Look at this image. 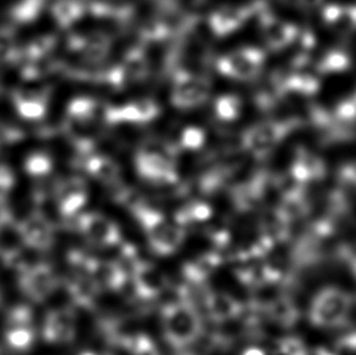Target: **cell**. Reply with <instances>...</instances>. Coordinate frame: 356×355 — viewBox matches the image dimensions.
Masks as SVG:
<instances>
[{"label": "cell", "mask_w": 356, "mask_h": 355, "mask_svg": "<svg viewBox=\"0 0 356 355\" xmlns=\"http://www.w3.org/2000/svg\"><path fill=\"white\" fill-rule=\"evenodd\" d=\"M355 298L346 288L325 286L315 293L309 307V322L321 330H341L350 325Z\"/></svg>", "instance_id": "cell-1"}, {"label": "cell", "mask_w": 356, "mask_h": 355, "mask_svg": "<svg viewBox=\"0 0 356 355\" xmlns=\"http://www.w3.org/2000/svg\"><path fill=\"white\" fill-rule=\"evenodd\" d=\"M129 207L157 255H173L183 245L185 229L177 221H169L162 213L145 203L133 202Z\"/></svg>", "instance_id": "cell-2"}, {"label": "cell", "mask_w": 356, "mask_h": 355, "mask_svg": "<svg viewBox=\"0 0 356 355\" xmlns=\"http://www.w3.org/2000/svg\"><path fill=\"white\" fill-rule=\"evenodd\" d=\"M164 335L174 347L188 346L196 341L202 331V322L188 299L165 304L162 310Z\"/></svg>", "instance_id": "cell-3"}, {"label": "cell", "mask_w": 356, "mask_h": 355, "mask_svg": "<svg viewBox=\"0 0 356 355\" xmlns=\"http://www.w3.org/2000/svg\"><path fill=\"white\" fill-rule=\"evenodd\" d=\"M136 168L141 177L154 184H172L178 180L172 156L167 151L145 146L136 156Z\"/></svg>", "instance_id": "cell-4"}, {"label": "cell", "mask_w": 356, "mask_h": 355, "mask_svg": "<svg viewBox=\"0 0 356 355\" xmlns=\"http://www.w3.org/2000/svg\"><path fill=\"white\" fill-rule=\"evenodd\" d=\"M19 288L33 302H43L58 287V276L49 265L27 267L19 273Z\"/></svg>", "instance_id": "cell-5"}, {"label": "cell", "mask_w": 356, "mask_h": 355, "mask_svg": "<svg viewBox=\"0 0 356 355\" xmlns=\"http://www.w3.org/2000/svg\"><path fill=\"white\" fill-rule=\"evenodd\" d=\"M264 60V53L259 49L243 48L220 58L218 68L227 77L248 79L259 72Z\"/></svg>", "instance_id": "cell-6"}, {"label": "cell", "mask_w": 356, "mask_h": 355, "mask_svg": "<svg viewBox=\"0 0 356 355\" xmlns=\"http://www.w3.org/2000/svg\"><path fill=\"white\" fill-rule=\"evenodd\" d=\"M78 228L89 242L102 247L117 245L122 239L120 226L102 213H89L83 216Z\"/></svg>", "instance_id": "cell-7"}, {"label": "cell", "mask_w": 356, "mask_h": 355, "mask_svg": "<svg viewBox=\"0 0 356 355\" xmlns=\"http://www.w3.org/2000/svg\"><path fill=\"white\" fill-rule=\"evenodd\" d=\"M209 94L207 79L188 73L179 74L174 83L172 101L180 109H188L203 104Z\"/></svg>", "instance_id": "cell-8"}, {"label": "cell", "mask_w": 356, "mask_h": 355, "mask_svg": "<svg viewBox=\"0 0 356 355\" xmlns=\"http://www.w3.org/2000/svg\"><path fill=\"white\" fill-rule=\"evenodd\" d=\"M286 133V125L277 122H266L247 130L243 136L245 149L254 156H265L277 146Z\"/></svg>", "instance_id": "cell-9"}, {"label": "cell", "mask_w": 356, "mask_h": 355, "mask_svg": "<svg viewBox=\"0 0 356 355\" xmlns=\"http://www.w3.org/2000/svg\"><path fill=\"white\" fill-rule=\"evenodd\" d=\"M76 317L71 309H58L49 313L43 325V338L48 343L66 345L76 337Z\"/></svg>", "instance_id": "cell-10"}, {"label": "cell", "mask_w": 356, "mask_h": 355, "mask_svg": "<svg viewBox=\"0 0 356 355\" xmlns=\"http://www.w3.org/2000/svg\"><path fill=\"white\" fill-rule=\"evenodd\" d=\"M131 280L135 294L144 299L159 297L168 287L165 275L154 265L144 262L131 274Z\"/></svg>", "instance_id": "cell-11"}, {"label": "cell", "mask_w": 356, "mask_h": 355, "mask_svg": "<svg viewBox=\"0 0 356 355\" xmlns=\"http://www.w3.org/2000/svg\"><path fill=\"white\" fill-rule=\"evenodd\" d=\"M159 113V106L149 99H139L118 109L106 111V118L110 122H130V123H147L156 118Z\"/></svg>", "instance_id": "cell-12"}, {"label": "cell", "mask_w": 356, "mask_h": 355, "mask_svg": "<svg viewBox=\"0 0 356 355\" xmlns=\"http://www.w3.org/2000/svg\"><path fill=\"white\" fill-rule=\"evenodd\" d=\"M248 9L245 6H224L214 11L209 17V26L217 36H227L235 32L245 24L248 17Z\"/></svg>", "instance_id": "cell-13"}, {"label": "cell", "mask_w": 356, "mask_h": 355, "mask_svg": "<svg viewBox=\"0 0 356 355\" xmlns=\"http://www.w3.org/2000/svg\"><path fill=\"white\" fill-rule=\"evenodd\" d=\"M89 276L97 283L100 290L118 291L127 283V274L118 263L95 260Z\"/></svg>", "instance_id": "cell-14"}, {"label": "cell", "mask_w": 356, "mask_h": 355, "mask_svg": "<svg viewBox=\"0 0 356 355\" xmlns=\"http://www.w3.org/2000/svg\"><path fill=\"white\" fill-rule=\"evenodd\" d=\"M208 315L217 322H232L242 313L237 299L224 292L209 293L206 299Z\"/></svg>", "instance_id": "cell-15"}, {"label": "cell", "mask_w": 356, "mask_h": 355, "mask_svg": "<svg viewBox=\"0 0 356 355\" xmlns=\"http://www.w3.org/2000/svg\"><path fill=\"white\" fill-rule=\"evenodd\" d=\"M19 234L22 242L34 250H49L54 244V231L51 226L47 221L38 218L26 221L19 229Z\"/></svg>", "instance_id": "cell-16"}, {"label": "cell", "mask_w": 356, "mask_h": 355, "mask_svg": "<svg viewBox=\"0 0 356 355\" xmlns=\"http://www.w3.org/2000/svg\"><path fill=\"white\" fill-rule=\"evenodd\" d=\"M147 71L149 68L144 55L140 52H133L113 72L112 78L116 86L123 87L139 82L140 79H143L147 74Z\"/></svg>", "instance_id": "cell-17"}, {"label": "cell", "mask_w": 356, "mask_h": 355, "mask_svg": "<svg viewBox=\"0 0 356 355\" xmlns=\"http://www.w3.org/2000/svg\"><path fill=\"white\" fill-rule=\"evenodd\" d=\"M266 313L276 324L281 326L291 327L298 322L300 313L293 299L289 296H277L275 297L266 307Z\"/></svg>", "instance_id": "cell-18"}, {"label": "cell", "mask_w": 356, "mask_h": 355, "mask_svg": "<svg viewBox=\"0 0 356 355\" xmlns=\"http://www.w3.org/2000/svg\"><path fill=\"white\" fill-rule=\"evenodd\" d=\"M222 263L217 253H204L184 267V275L191 283H203L212 275Z\"/></svg>", "instance_id": "cell-19"}, {"label": "cell", "mask_w": 356, "mask_h": 355, "mask_svg": "<svg viewBox=\"0 0 356 355\" xmlns=\"http://www.w3.org/2000/svg\"><path fill=\"white\" fill-rule=\"evenodd\" d=\"M68 292L77 306L90 308L95 302L100 288L89 275H78L68 283Z\"/></svg>", "instance_id": "cell-20"}, {"label": "cell", "mask_w": 356, "mask_h": 355, "mask_svg": "<svg viewBox=\"0 0 356 355\" xmlns=\"http://www.w3.org/2000/svg\"><path fill=\"white\" fill-rule=\"evenodd\" d=\"M34 338L35 335L32 322H6L5 340L14 351H29L33 346Z\"/></svg>", "instance_id": "cell-21"}, {"label": "cell", "mask_w": 356, "mask_h": 355, "mask_svg": "<svg viewBox=\"0 0 356 355\" xmlns=\"http://www.w3.org/2000/svg\"><path fill=\"white\" fill-rule=\"evenodd\" d=\"M289 221L280 214L279 211L268 212L261 219V234L266 236L273 244L282 242L289 237Z\"/></svg>", "instance_id": "cell-22"}, {"label": "cell", "mask_w": 356, "mask_h": 355, "mask_svg": "<svg viewBox=\"0 0 356 355\" xmlns=\"http://www.w3.org/2000/svg\"><path fill=\"white\" fill-rule=\"evenodd\" d=\"M265 42L271 49H280L289 43L292 29L289 24L277 19H265L263 24Z\"/></svg>", "instance_id": "cell-23"}, {"label": "cell", "mask_w": 356, "mask_h": 355, "mask_svg": "<svg viewBox=\"0 0 356 355\" xmlns=\"http://www.w3.org/2000/svg\"><path fill=\"white\" fill-rule=\"evenodd\" d=\"M211 216H212V208L208 206L207 203L190 202L177 212L175 221L184 228V226H188V224L207 221Z\"/></svg>", "instance_id": "cell-24"}, {"label": "cell", "mask_w": 356, "mask_h": 355, "mask_svg": "<svg viewBox=\"0 0 356 355\" xmlns=\"http://www.w3.org/2000/svg\"><path fill=\"white\" fill-rule=\"evenodd\" d=\"M92 175L104 182H116L120 177V166L107 156H100L94 159L90 166Z\"/></svg>", "instance_id": "cell-25"}, {"label": "cell", "mask_w": 356, "mask_h": 355, "mask_svg": "<svg viewBox=\"0 0 356 355\" xmlns=\"http://www.w3.org/2000/svg\"><path fill=\"white\" fill-rule=\"evenodd\" d=\"M242 102L235 95H222L216 102V112L220 120H234L240 117Z\"/></svg>", "instance_id": "cell-26"}, {"label": "cell", "mask_w": 356, "mask_h": 355, "mask_svg": "<svg viewBox=\"0 0 356 355\" xmlns=\"http://www.w3.org/2000/svg\"><path fill=\"white\" fill-rule=\"evenodd\" d=\"M125 349L133 355H161L156 343L147 335L136 332L127 343Z\"/></svg>", "instance_id": "cell-27"}, {"label": "cell", "mask_w": 356, "mask_h": 355, "mask_svg": "<svg viewBox=\"0 0 356 355\" xmlns=\"http://www.w3.org/2000/svg\"><path fill=\"white\" fill-rule=\"evenodd\" d=\"M277 211L286 221L291 223L292 221L302 218L305 214V206H304L303 201L297 195H289V196L284 197V200Z\"/></svg>", "instance_id": "cell-28"}, {"label": "cell", "mask_w": 356, "mask_h": 355, "mask_svg": "<svg viewBox=\"0 0 356 355\" xmlns=\"http://www.w3.org/2000/svg\"><path fill=\"white\" fill-rule=\"evenodd\" d=\"M336 260L342 265L346 274L356 281V250L352 246H341L338 247Z\"/></svg>", "instance_id": "cell-29"}, {"label": "cell", "mask_w": 356, "mask_h": 355, "mask_svg": "<svg viewBox=\"0 0 356 355\" xmlns=\"http://www.w3.org/2000/svg\"><path fill=\"white\" fill-rule=\"evenodd\" d=\"M280 355H308L309 348L299 337H284L277 342Z\"/></svg>", "instance_id": "cell-30"}, {"label": "cell", "mask_w": 356, "mask_h": 355, "mask_svg": "<svg viewBox=\"0 0 356 355\" xmlns=\"http://www.w3.org/2000/svg\"><path fill=\"white\" fill-rule=\"evenodd\" d=\"M336 352H343L348 354L356 353V327H350L349 325L341 329V333L336 340Z\"/></svg>", "instance_id": "cell-31"}, {"label": "cell", "mask_w": 356, "mask_h": 355, "mask_svg": "<svg viewBox=\"0 0 356 355\" xmlns=\"http://www.w3.org/2000/svg\"><path fill=\"white\" fill-rule=\"evenodd\" d=\"M181 141H183L184 148H186V149H198L202 146L204 134H203L202 130L195 128V127H190L184 132Z\"/></svg>", "instance_id": "cell-32"}, {"label": "cell", "mask_w": 356, "mask_h": 355, "mask_svg": "<svg viewBox=\"0 0 356 355\" xmlns=\"http://www.w3.org/2000/svg\"><path fill=\"white\" fill-rule=\"evenodd\" d=\"M308 355H338V352L331 351L325 347H316L313 349H309Z\"/></svg>", "instance_id": "cell-33"}, {"label": "cell", "mask_w": 356, "mask_h": 355, "mask_svg": "<svg viewBox=\"0 0 356 355\" xmlns=\"http://www.w3.org/2000/svg\"><path fill=\"white\" fill-rule=\"evenodd\" d=\"M242 355H266V353L258 347H250L242 353Z\"/></svg>", "instance_id": "cell-34"}, {"label": "cell", "mask_w": 356, "mask_h": 355, "mask_svg": "<svg viewBox=\"0 0 356 355\" xmlns=\"http://www.w3.org/2000/svg\"><path fill=\"white\" fill-rule=\"evenodd\" d=\"M81 355H111V354H97V353H94V352H83Z\"/></svg>", "instance_id": "cell-35"}, {"label": "cell", "mask_w": 356, "mask_h": 355, "mask_svg": "<svg viewBox=\"0 0 356 355\" xmlns=\"http://www.w3.org/2000/svg\"><path fill=\"white\" fill-rule=\"evenodd\" d=\"M0 299H1V297H0Z\"/></svg>", "instance_id": "cell-36"}]
</instances>
